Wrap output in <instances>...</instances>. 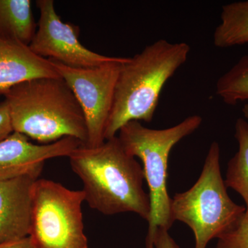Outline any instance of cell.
<instances>
[{
  "label": "cell",
  "instance_id": "6da1fadb",
  "mask_svg": "<svg viewBox=\"0 0 248 248\" xmlns=\"http://www.w3.org/2000/svg\"><path fill=\"white\" fill-rule=\"evenodd\" d=\"M68 158L91 208L105 215L133 213L148 221L151 203L143 188V168L118 137L94 148L81 144Z\"/></svg>",
  "mask_w": 248,
  "mask_h": 248
},
{
  "label": "cell",
  "instance_id": "7a4b0ae2",
  "mask_svg": "<svg viewBox=\"0 0 248 248\" xmlns=\"http://www.w3.org/2000/svg\"><path fill=\"white\" fill-rule=\"evenodd\" d=\"M190 52L186 42L159 40L127 58L116 82L106 140L117 136L129 122L153 120L165 85L186 63Z\"/></svg>",
  "mask_w": 248,
  "mask_h": 248
},
{
  "label": "cell",
  "instance_id": "3957f363",
  "mask_svg": "<svg viewBox=\"0 0 248 248\" xmlns=\"http://www.w3.org/2000/svg\"><path fill=\"white\" fill-rule=\"evenodd\" d=\"M14 132L43 144L74 138L86 144V119L71 88L62 78H37L4 93Z\"/></svg>",
  "mask_w": 248,
  "mask_h": 248
},
{
  "label": "cell",
  "instance_id": "277c9868",
  "mask_svg": "<svg viewBox=\"0 0 248 248\" xmlns=\"http://www.w3.org/2000/svg\"><path fill=\"white\" fill-rule=\"evenodd\" d=\"M203 119L195 115L169 128H148L133 121L124 125L118 138L129 155L143 163L145 180L149 188L151 213L146 248H155L154 238L158 228L169 231L172 226L171 200L167 187L168 167L173 147L200 128Z\"/></svg>",
  "mask_w": 248,
  "mask_h": 248
},
{
  "label": "cell",
  "instance_id": "5b68a950",
  "mask_svg": "<svg viewBox=\"0 0 248 248\" xmlns=\"http://www.w3.org/2000/svg\"><path fill=\"white\" fill-rule=\"evenodd\" d=\"M219 144L214 141L200 177L185 192L171 200L173 221L185 223L195 236V248H207L212 240L219 239L237 226L246 207L231 200L221 175Z\"/></svg>",
  "mask_w": 248,
  "mask_h": 248
},
{
  "label": "cell",
  "instance_id": "8992f818",
  "mask_svg": "<svg viewBox=\"0 0 248 248\" xmlns=\"http://www.w3.org/2000/svg\"><path fill=\"white\" fill-rule=\"evenodd\" d=\"M83 190L38 179L34 184L29 237L35 248H89L81 205Z\"/></svg>",
  "mask_w": 248,
  "mask_h": 248
},
{
  "label": "cell",
  "instance_id": "52a82bcc",
  "mask_svg": "<svg viewBox=\"0 0 248 248\" xmlns=\"http://www.w3.org/2000/svg\"><path fill=\"white\" fill-rule=\"evenodd\" d=\"M126 60L93 68H73L49 60L71 88L84 112L88 130L85 146L94 148L106 141L116 82L121 66Z\"/></svg>",
  "mask_w": 248,
  "mask_h": 248
},
{
  "label": "cell",
  "instance_id": "ba28073f",
  "mask_svg": "<svg viewBox=\"0 0 248 248\" xmlns=\"http://www.w3.org/2000/svg\"><path fill=\"white\" fill-rule=\"evenodd\" d=\"M36 4L40 10V20L29 45L36 55L78 68H97L125 58L101 55L82 45L78 27L62 20L53 0H38Z\"/></svg>",
  "mask_w": 248,
  "mask_h": 248
},
{
  "label": "cell",
  "instance_id": "9c48e42d",
  "mask_svg": "<svg viewBox=\"0 0 248 248\" xmlns=\"http://www.w3.org/2000/svg\"><path fill=\"white\" fill-rule=\"evenodd\" d=\"M82 144L74 138H64L50 144L37 145L14 132L0 142V180L42 172L47 160L69 156Z\"/></svg>",
  "mask_w": 248,
  "mask_h": 248
},
{
  "label": "cell",
  "instance_id": "30bf717a",
  "mask_svg": "<svg viewBox=\"0 0 248 248\" xmlns=\"http://www.w3.org/2000/svg\"><path fill=\"white\" fill-rule=\"evenodd\" d=\"M40 174L0 180V244L29 236L32 189Z\"/></svg>",
  "mask_w": 248,
  "mask_h": 248
},
{
  "label": "cell",
  "instance_id": "8fae6325",
  "mask_svg": "<svg viewBox=\"0 0 248 248\" xmlns=\"http://www.w3.org/2000/svg\"><path fill=\"white\" fill-rule=\"evenodd\" d=\"M42 78H61L50 60L36 55L29 45L0 35V94L13 86Z\"/></svg>",
  "mask_w": 248,
  "mask_h": 248
},
{
  "label": "cell",
  "instance_id": "7c38bea8",
  "mask_svg": "<svg viewBox=\"0 0 248 248\" xmlns=\"http://www.w3.org/2000/svg\"><path fill=\"white\" fill-rule=\"evenodd\" d=\"M35 32L30 0H0V35L29 46Z\"/></svg>",
  "mask_w": 248,
  "mask_h": 248
},
{
  "label": "cell",
  "instance_id": "4fadbf2b",
  "mask_svg": "<svg viewBox=\"0 0 248 248\" xmlns=\"http://www.w3.org/2000/svg\"><path fill=\"white\" fill-rule=\"evenodd\" d=\"M214 45L227 48L248 43V0L225 4L213 34Z\"/></svg>",
  "mask_w": 248,
  "mask_h": 248
},
{
  "label": "cell",
  "instance_id": "5bb4252c",
  "mask_svg": "<svg viewBox=\"0 0 248 248\" xmlns=\"http://www.w3.org/2000/svg\"><path fill=\"white\" fill-rule=\"evenodd\" d=\"M235 138L239 149L228 162L225 184L239 194L246 203L245 217L248 218V123L239 118L235 124Z\"/></svg>",
  "mask_w": 248,
  "mask_h": 248
},
{
  "label": "cell",
  "instance_id": "9a60e30c",
  "mask_svg": "<svg viewBox=\"0 0 248 248\" xmlns=\"http://www.w3.org/2000/svg\"><path fill=\"white\" fill-rule=\"evenodd\" d=\"M216 94L228 105L248 100V55L218 78Z\"/></svg>",
  "mask_w": 248,
  "mask_h": 248
},
{
  "label": "cell",
  "instance_id": "2e32d148",
  "mask_svg": "<svg viewBox=\"0 0 248 248\" xmlns=\"http://www.w3.org/2000/svg\"><path fill=\"white\" fill-rule=\"evenodd\" d=\"M217 240L216 248H248V218L244 215L237 226Z\"/></svg>",
  "mask_w": 248,
  "mask_h": 248
},
{
  "label": "cell",
  "instance_id": "e0dca14e",
  "mask_svg": "<svg viewBox=\"0 0 248 248\" xmlns=\"http://www.w3.org/2000/svg\"><path fill=\"white\" fill-rule=\"evenodd\" d=\"M14 132L9 106L4 99L0 102V142Z\"/></svg>",
  "mask_w": 248,
  "mask_h": 248
},
{
  "label": "cell",
  "instance_id": "ac0fdd59",
  "mask_svg": "<svg viewBox=\"0 0 248 248\" xmlns=\"http://www.w3.org/2000/svg\"><path fill=\"white\" fill-rule=\"evenodd\" d=\"M155 248H180L170 234L169 231L164 228H158L154 238Z\"/></svg>",
  "mask_w": 248,
  "mask_h": 248
},
{
  "label": "cell",
  "instance_id": "d6986e66",
  "mask_svg": "<svg viewBox=\"0 0 248 248\" xmlns=\"http://www.w3.org/2000/svg\"><path fill=\"white\" fill-rule=\"evenodd\" d=\"M0 248H35L29 236L19 241L0 244Z\"/></svg>",
  "mask_w": 248,
  "mask_h": 248
},
{
  "label": "cell",
  "instance_id": "ffe728a7",
  "mask_svg": "<svg viewBox=\"0 0 248 248\" xmlns=\"http://www.w3.org/2000/svg\"><path fill=\"white\" fill-rule=\"evenodd\" d=\"M242 111L245 118L248 119V104H245L244 108H243Z\"/></svg>",
  "mask_w": 248,
  "mask_h": 248
}]
</instances>
